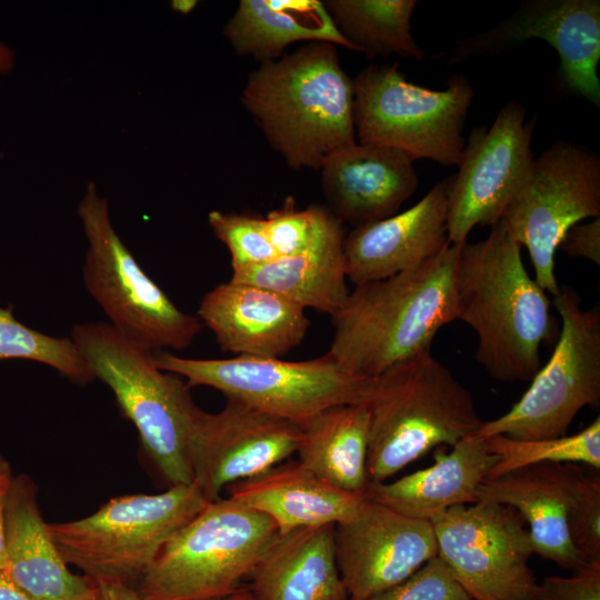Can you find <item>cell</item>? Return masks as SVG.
I'll use <instances>...</instances> for the list:
<instances>
[{
    "label": "cell",
    "mask_w": 600,
    "mask_h": 600,
    "mask_svg": "<svg viewBox=\"0 0 600 600\" xmlns=\"http://www.w3.org/2000/svg\"><path fill=\"white\" fill-rule=\"evenodd\" d=\"M461 244L449 243L413 269L354 286L331 317L327 354L357 376L374 378L430 350L437 332L457 319Z\"/></svg>",
    "instance_id": "cell-1"
},
{
    "label": "cell",
    "mask_w": 600,
    "mask_h": 600,
    "mask_svg": "<svg viewBox=\"0 0 600 600\" xmlns=\"http://www.w3.org/2000/svg\"><path fill=\"white\" fill-rule=\"evenodd\" d=\"M457 319L476 332V358L498 381H529L552 334L550 301L524 268L521 246L499 221L463 242L456 276Z\"/></svg>",
    "instance_id": "cell-2"
},
{
    "label": "cell",
    "mask_w": 600,
    "mask_h": 600,
    "mask_svg": "<svg viewBox=\"0 0 600 600\" xmlns=\"http://www.w3.org/2000/svg\"><path fill=\"white\" fill-rule=\"evenodd\" d=\"M241 100L271 147L297 170L321 169L357 142L352 80L332 43L310 42L261 63Z\"/></svg>",
    "instance_id": "cell-3"
},
{
    "label": "cell",
    "mask_w": 600,
    "mask_h": 600,
    "mask_svg": "<svg viewBox=\"0 0 600 600\" xmlns=\"http://www.w3.org/2000/svg\"><path fill=\"white\" fill-rule=\"evenodd\" d=\"M71 340L96 379L113 392L142 448L171 486L191 484V448L200 408L180 376L161 370L154 351L109 322L73 326Z\"/></svg>",
    "instance_id": "cell-4"
},
{
    "label": "cell",
    "mask_w": 600,
    "mask_h": 600,
    "mask_svg": "<svg viewBox=\"0 0 600 600\" xmlns=\"http://www.w3.org/2000/svg\"><path fill=\"white\" fill-rule=\"evenodd\" d=\"M367 474L382 482L433 448L477 433L483 421L471 393L430 350L373 378Z\"/></svg>",
    "instance_id": "cell-5"
},
{
    "label": "cell",
    "mask_w": 600,
    "mask_h": 600,
    "mask_svg": "<svg viewBox=\"0 0 600 600\" xmlns=\"http://www.w3.org/2000/svg\"><path fill=\"white\" fill-rule=\"evenodd\" d=\"M266 514L230 498L207 502L140 577L141 600H212L239 589L278 537Z\"/></svg>",
    "instance_id": "cell-6"
},
{
    "label": "cell",
    "mask_w": 600,
    "mask_h": 600,
    "mask_svg": "<svg viewBox=\"0 0 600 600\" xmlns=\"http://www.w3.org/2000/svg\"><path fill=\"white\" fill-rule=\"evenodd\" d=\"M353 123L359 143L394 149L411 160L458 166L462 130L474 90L462 73L433 90L407 80L398 63L370 64L352 80Z\"/></svg>",
    "instance_id": "cell-7"
},
{
    "label": "cell",
    "mask_w": 600,
    "mask_h": 600,
    "mask_svg": "<svg viewBox=\"0 0 600 600\" xmlns=\"http://www.w3.org/2000/svg\"><path fill=\"white\" fill-rule=\"evenodd\" d=\"M157 366L263 412L298 424L341 404L364 403L373 378L357 376L327 353L304 361L237 356L193 359L154 351Z\"/></svg>",
    "instance_id": "cell-8"
},
{
    "label": "cell",
    "mask_w": 600,
    "mask_h": 600,
    "mask_svg": "<svg viewBox=\"0 0 600 600\" xmlns=\"http://www.w3.org/2000/svg\"><path fill=\"white\" fill-rule=\"evenodd\" d=\"M207 502L193 483L171 486L157 494L112 498L86 518L48 529L64 561L90 580L129 583Z\"/></svg>",
    "instance_id": "cell-9"
},
{
    "label": "cell",
    "mask_w": 600,
    "mask_h": 600,
    "mask_svg": "<svg viewBox=\"0 0 600 600\" xmlns=\"http://www.w3.org/2000/svg\"><path fill=\"white\" fill-rule=\"evenodd\" d=\"M89 247L84 288L123 336L153 351L182 350L202 329L197 316L180 310L142 270L116 232L109 203L90 182L78 206Z\"/></svg>",
    "instance_id": "cell-10"
},
{
    "label": "cell",
    "mask_w": 600,
    "mask_h": 600,
    "mask_svg": "<svg viewBox=\"0 0 600 600\" xmlns=\"http://www.w3.org/2000/svg\"><path fill=\"white\" fill-rule=\"evenodd\" d=\"M553 303L561 332L549 361L536 373L523 396L508 412L483 421L481 438L506 436L540 440L567 434L578 414L600 400V309L581 308L571 288H560Z\"/></svg>",
    "instance_id": "cell-11"
},
{
    "label": "cell",
    "mask_w": 600,
    "mask_h": 600,
    "mask_svg": "<svg viewBox=\"0 0 600 600\" xmlns=\"http://www.w3.org/2000/svg\"><path fill=\"white\" fill-rule=\"evenodd\" d=\"M600 216V160L588 149L558 140L534 158L531 171L499 220L528 249L534 281L556 297L554 256L566 232Z\"/></svg>",
    "instance_id": "cell-12"
},
{
    "label": "cell",
    "mask_w": 600,
    "mask_h": 600,
    "mask_svg": "<svg viewBox=\"0 0 600 600\" xmlns=\"http://www.w3.org/2000/svg\"><path fill=\"white\" fill-rule=\"evenodd\" d=\"M438 557L473 600H540L534 546L511 507L478 501L431 520Z\"/></svg>",
    "instance_id": "cell-13"
},
{
    "label": "cell",
    "mask_w": 600,
    "mask_h": 600,
    "mask_svg": "<svg viewBox=\"0 0 600 600\" xmlns=\"http://www.w3.org/2000/svg\"><path fill=\"white\" fill-rule=\"evenodd\" d=\"M536 117L519 101L506 103L492 124L477 127L464 144L458 172L449 179L448 240L467 241L476 226H493L526 182L534 156Z\"/></svg>",
    "instance_id": "cell-14"
},
{
    "label": "cell",
    "mask_w": 600,
    "mask_h": 600,
    "mask_svg": "<svg viewBox=\"0 0 600 600\" xmlns=\"http://www.w3.org/2000/svg\"><path fill=\"white\" fill-rule=\"evenodd\" d=\"M301 426L227 399L218 412L200 410L191 448L192 483L210 502L231 484L297 453Z\"/></svg>",
    "instance_id": "cell-15"
},
{
    "label": "cell",
    "mask_w": 600,
    "mask_h": 600,
    "mask_svg": "<svg viewBox=\"0 0 600 600\" xmlns=\"http://www.w3.org/2000/svg\"><path fill=\"white\" fill-rule=\"evenodd\" d=\"M532 38L547 41L557 51L564 86L599 108V0L528 1L493 28L459 40L449 61L497 53Z\"/></svg>",
    "instance_id": "cell-16"
},
{
    "label": "cell",
    "mask_w": 600,
    "mask_h": 600,
    "mask_svg": "<svg viewBox=\"0 0 600 600\" xmlns=\"http://www.w3.org/2000/svg\"><path fill=\"white\" fill-rule=\"evenodd\" d=\"M334 544L343 584L356 600L403 581L438 554L431 521L367 498L356 517L334 527Z\"/></svg>",
    "instance_id": "cell-17"
},
{
    "label": "cell",
    "mask_w": 600,
    "mask_h": 600,
    "mask_svg": "<svg viewBox=\"0 0 600 600\" xmlns=\"http://www.w3.org/2000/svg\"><path fill=\"white\" fill-rule=\"evenodd\" d=\"M304 310L274 291L230 279L201 298L197 317L224 351L280 358L306 337Z\"/></svg>",
    "instance_id": "cell-18"
},
{
    "label": "cell",
    "mask_w": 600,
    "mask_h": 600,
    "mask_svg": "<svg viewBox=\"0 0 600 600\" xmlns=\"http://www.w3.org/2000/svg\"><path fill=\"white\" fill-rule=\"evenodd\" d=\"M449 179L408 210L354 227L343 241L347 278L354 284L413 269L437 256L448 240Z\"/></svg>",
    "instance_id": "cell-19"
},
{
    "label": "cell",
    "mask_w": 600,
    "mask_h": 600,
    "mask_svg": "<svg viewBox=\"0 0 600 600\" xmlns=\"http://www.w3.org/2000/svg\"><path fill=\"white\" fill-rule=\"evenodd\" d=\"M586 474L577 463L527 466L484 480L478 501L513 508L529 524L534 553L574 571L588 561L571 543L568 514Z\"/></svg>",
    "instance_id": "cell-20"
},
{
    "label": "cell",
    "mask_w": 600,
    "mask_h": 600,
    "mask_svg": "<svg viewBox=\"0 0 600 600\" xmlns=\"http://www.w3.org/2000/svg\"><path fill=\"white\" fill-rule=\"evenodd\" d=\"M418 186L413 160L380 146L356 142L333 153L321 167L328 209L353 227L396 214Z\"/></svg>",
    "instance_id": "cell-21"
},
{
    "label": "cell",
    "mask_w": 600,
    "mask_h": 600,
    "mask_svg": "<svg viewBox=\"0 0 600 600\" xmlns=\"http://www.w3.org/2000/svg\"><path fill=\"white\" fill-rule=\"evenodd\" d=\"M4 550L7 571L32 600H98L94 582L69 570L27 476L13 477L7 498Z\"/></svg>",
    "instance_id": "cell-22"
},
{
    "label": "cell",
    "mask_w": 600,
    "mask_h": 600,
    "mask_svg": "<svg viewBox=\"0 0 600 600\" xmlns=\"http://www.w3.org/2000/svg\"><path fill=\"white\" fill-rule=\"evenodd\" d=\"M227 490L228 498L268 516L280 534L347 522L366 501L364 494L332 486L299 460L281 462Z\"/></svg>",
    "instance_id": "cell-23"
},
{
    "label": "cell",
    "mask_w": 600,
    "mask_h": 600,
    "mask_svg": "<svg viewBox=\"0 0 600 600\" xmlns=\"http://www.w3.org/2000/svg\"><path fill=\"white\" fill-rule=\"evenodd\" d=\"M499 457L471 434L424 469L391 482H369L364 497L403 516L431 521L443 511L478 501V490Z\"/></svg>",
    "instance_id": "cell-24"
},
{
    "label": "cell",
    "mask_w": 600,
    "mask_h": 600,
    "mask_svg": "<svg viewBox=\"0 0 600 600\" xmlns=\"http://www.w3.org/2000/svg\"><path fill=\"white\" fill-rule=\"evenodd\" d=\"M332 524L278 534L250 574L257 600H349Z\"/></svg>",
    "instance_id": "cell-25"
},
{
    "label": "cell",
    "mask_w": 600,
    "mask_h": 600,
    "mask_svg": "<svg viewBox=\"0 0 600 600\" xmlns=\"http://www.w3.org/2000/svg\"><path fill=\"white\" fill-rule=\"evenodd\" d=\"M224 34L238 54H250L260 63L279 59L298 41L351 50L323 2L317 0H241Z\"/></svg>",
    "instance_id": "cell-26"
},
{
    "label": "cell",
    "mask_w": 600,
    "mask_h": 600,
    "mask_svg": "<svg viewBox=\"0 0 600 600\" xmlns=\"http://www.w3.org/2000/svg\"><path fill=\"white\" fill-rule=\"evenodd\" d=\"M339 224L306 251L259 266L232 270L231 280L274 291L302 308L331 317L344 304L349 289Z\"/></svg>",
    "instance_id": "cell-27"
},
{
    "label": "cell",
    "mask_w": 600,
    "mask_h": 600,
    "mask_svg": "<svg viewBox=\"0 0 600 600\" xmlns=\"http://www.w3.org/2000/svg\"><path fill=\"white\" fill-rule=\"evenodd\" d=\"M299 461L332 486L364 494L369 412L364 403L329 408L301 424Z\"/></svg>",
    "instance_id": "cell-28"
},
{
    "label": "cell",
    "mask_w": 600,
    "mask_h": 600,
    "mask_svg": "<svg viewBox=\"0 0 600 600\" xmlns=\"http://www.w3.org/2000/svg\"><path fill=\"white\" fill-rule=\"evenodd\" d=\"M323 4L351 50L369 59L391 54L427 59L411 33L416 0H328Z\"/></svg>",
    "instance_id": "cell-29"
},
{
    "label": "cell",
    "mask_w": 600,
    "mask_h": 600,
    "mask_svg": "<svg viewBox=\"0 0 600 600\" xmlns=\"http://www.w3.org/2000/svg\"><path fill=\"white\" fill-rule=\"evenodd\" d=\"M489 450L499 457L487 479L527 466L558 462L586 463L600 469V418L571 436L540 440H516L506 436L487 438Z\"/></svg>",
    "instance_id": "cell-30"
},
{
    "label": "cell",
    "mask_w": 600,
    "mask_h": 600,
    "mask_svg": "<svg viewBox=\"0 0 600 600\" xmlns=\"http://www.w3.org/2000/svg\"><path fill=\"white\" fill-rule=\"evenodd\" d=\"M24 359L48 366L84 384L94 376L70 337H53L21 323L10 308L0 307V361Z\"/></svg>",
    "instance_id": "cell-31"
},
{
    "label": "cell",
    "mask_w": 600,
    "mask_h": 600,
    "mask_svg": "<svg viewBox=\"0 0 600 600\" xmlns=\"http://www.w3.org/2000/svg\"><path fill=\"white\" fill-rule=\"evenodd\" d=\"M267 232L279 257L299 254L316 244L332 229L342 224L322 206L298 209L292 197L266 217Z\"/></svg>",
    "instance_id": "cell-32"
},
{
    "label": "cell",
    "mask_w": 600,
    "mask_h": 600,
    "mask_svg": "<svg viewBox=\"0 0 600 600\" xmlns=\"http://www.w3.org/2000/svg\"><path fill=\"white\" fill-rule=\"evenodd\" d=\"M208 222L214 236L228 248L232 270L278 258L269 240L264 217L213 210L208 214Z\"/></svg>",
    "instance_id": "cell-33"
},
{
    "label": "cell",
    "mask_w": 600,
    "mask_h": 600,
    "mask_svg": "<svg viewBox=\"0 0 600 600\" xmlns=\"http://www.w3.org/2000/svg\"><path fill=\"white\" fill-rule=\"evenodd\" d=\"M367 600H473L436 556L403 581Z\"/></svg>",
    "instance_id": "cell-34"
},
{
    "label": "cell",
    "mask_w": 600,
    "mask_h": 600,
    "mask_svg": "<svg viewBox=\"0 0 600 600\" xmlns=\"http://www.w3.org/2000/svg\"><path fill=\"white\" fill-rule=\"evenodd\" d=\"M571 543L586 560L600 559V478L586 474L568 514Z\"/></svg>",
    "instance_id": "cell-35"
},
{
    "label": "cell",
    "mask_w": 600,
    "mask_h": 600,
    "mask_svg": "<svg viewBox=\"0 0 600 600\" xmlns=\"http://www.w3.org/2000/svg\"><path fill=\"white\" fill-rule=\"evenodd\" d=\"M540 600H600V559L586 562L571 577H546Z\"/></svg>",
    "instance_id": "cell-36"
},
{
    "label": "cell",
    "mask_w": 600,
    "mask_h": 600,
    "mask_svg": "<svg viewBox=\"0 0 600 600\" xmlns=\"http://www.w3.org/2000/svg\"><path fill=\"white\" fill-rule=\"evenodd\" d=\"M561 250L572 258H584L600 264V219L572 226L564 234Z\"/></svg>",
    "instance_id": "cell-37"
},
{
    "label": "cell",
    "mask_w": 600,
    "mask_h": 600,
    "mask_svg": "<svg viewBox=\"0 0 600 600\" xmlns=\"http://www.w3.org/2000/svg\"><path fill=\"white\" fill-rule=\"evenodd\" d=\"M13 474L9 462L0 454V570L7 569L4 550V509Z\"/></svg>",
    "instance_id": "cell-38"
},
{
    "label": "cell",
    "mask_w": 600,
    "mask_h": 600,
    "mask_svg": "<svg viewBox=\"0 0 600 600\" xmlns=\"http://www.w3.org/2000/svg\"><path fill=\"white\" fill-rule=\"evenodd\" d=\"M98 588L99 600H141L138 591L129 583L118 580L93 581Z\"/></svg>",
    "instance_id": "cell-39"
},
{
    "label": "cell",
    "mask_w": 600,
    "mask_h": 600,
    "mask_svg": "<svg viewBox=\"0 0 600 600\" xmlns=\"http://www.w3.org/2000/svg\"><path fill=\"white\" fill-rule=\"evenodd\" d=\"M0 600H32L10 577L7 569L0 570Z\"/></svg>",
    "instance_id": "cell-40"
},
{
    "label": "cell",
    "mask_w": 600,
    "mask_h": 600,
    "mask_svg": "<svg viewBox=\"0 0 600 600\" xmlns=\"http://www.w3.org/2000/svg\"><path fill=\"white\" fill-rule=\"evenodd\" d=\"M14 63V54L7 46L0 43V74L10 71Z\"/></svg>",
    "instance_id": "cell-41"
},
{
    "label": "cell",
    "mask_w": 600,
    "mask_h": 600,
    "mask_svg": "<svg viewBox=\"0 0 600 600\" xmlns=\"http://www.w3.org/2000/svg\"><path fill=\"white\" fill-rule=\"evenodd\" d=\"M212 600H257L250 589L239 588L230 594Z\"/></svg>",
    "instance_id": "cell-42"
},
{
    "label": "cell",
    "mask_w": 600,
    "mask_h": 600,
    "mask_svg": "<svg viewBox=\"0 0 600 600\" xmlns=\"http://www.w3.org/2000/svg\"><path fill=\"white\" fill-rule=\"evenodd\" d=\"M197 1L193 0H176L172 1V8L183 14L189 13L196 7Z\"/></svg>",
    "instance_id": "cell-43"
},
{
    "label": "cell",
    "mask_w": 600,
    "mask_h": 600,
    "mask_svg": "<svg viewBox=\"0 0 600 600\" xmlns=\"http://www.w3.org/2000/svg\"><path fill=\"white\" fill-rule=\"evenodd\" d=\"M349 600H356V599H349Z\"/></svg>",
    "instance_id": "cell-44"
},
{
    "label": "cell",
    "mask_w": 600,
    "mask_h": 600,
    "mask_svg": "<svg viewBox=\"0 0 600 600\" xmlns=\"http://www.w3.org/2000/svg\"><path fill=\"white\" fill-rule=\"evenodd\" d=\"M98 600H99V598H98Z\"/></svg>",
    "instance_id": "cell-45"
}]
</instances>
